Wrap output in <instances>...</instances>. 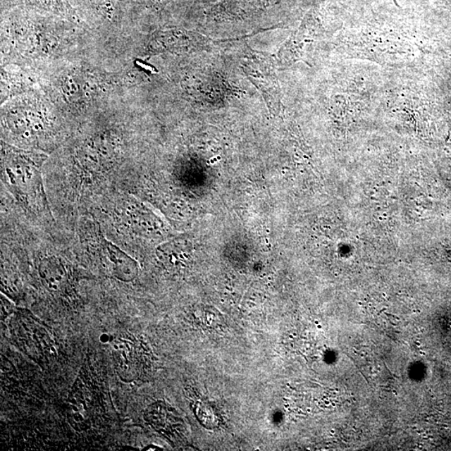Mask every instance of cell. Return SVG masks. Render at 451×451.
Segmentation results:
<instances>
[{
  "label": "cell",
  "mask_w": 451,
  "mask_h": 451,
  "mask_svg": "<svg viewBox=\"0 0 451 451\" xmlns=\"http://www.w3.org/2000/svg\"><path fill=\"white\" fill-rule=\"evenodd\" d=\"M42 163L28 156H12L4 161L2 182L24 209L38 216H49L44 189Z\"/></svg>",
  "instance_id": "1"
},
{
  "label": "cell",
  "mask_w": 451,
  "mask_h": 451,
  "mask_svg": "<svg viewBox=\"0 0 451 451\" xmlns=\"http://www.w3.org/2000/svg\"><path fill=\"white\" fill-rule=\"evenodd\" d=\"M144 345L132 335L116 338L114 356L117 373L125 382H132L142 376L145 366Z\"/></svg>",
  "instance_id": "2"
},
{
  "label": "cell",
  "mask_w": 451,
  "mask_h": 451,
  "mask_svg": "<svg viewBox=\"0 0 451 451\" xmlns=\"http://www.w3.org/2000/svg\"><path fill=\"white\" fill-rule=\"evenodd\" d=\"M99 247L104 268L110 273L112 278L121 282L130 283L137 277V261L102 234L99 237Z\"/></svg>",
  "instance_id": "3"
},
{
  "label": "cell",
  "mask_w": 451,
  "mask_h": 451,
  "mask_svg": "<svg viewBox=\"0 0 451 451\" xmlns=\"http://www.w3.org/2000/svg\"><path fill=\"white\" fill-rule=\"evenodd\" d=\"M144 417L157 432L171 440L178 439L183 431L182 421L174 410L164 403L156 402L149 406Z\"/></svg>",
  "instance_id": "4"
},
{
  "label": "cell",
  "mask_w": 451,
  "mask_h": 451,
  "mask_svg": "<svg viewBox=\"0 0 451 451\" xmlns=\"http://www.w3.org/2000/svg\"><path fill=\"white\" fill-rule=\"evenodd\" d=\"M39 274L44 286L51 292H64L70 285V271L64 260L48 257L40 261Z\"/></svg>",
  "instance_id": "5"
},
{
  "label": "cell",
  "mask_w": 451,
  "mask_h": 451,
  "mask_svg": "<svg viewBox=\"0 0 451 451\" xmlns=\"http://www.w3.org/2000/svg\"><path fill=\"white\" fill-rule=\"evenodd\" d=\"M13 310V304L10 300L6 299V297L1 295V319H6L8 315H10Z\"/></svg>",
  "instance_id": "6"
}]
</instances>
